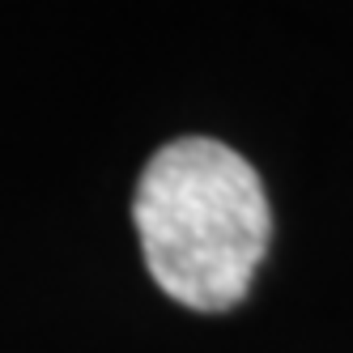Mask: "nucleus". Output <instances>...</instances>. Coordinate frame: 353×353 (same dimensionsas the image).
<instances>
[{
    "label": "nucleus",
    "mask_w": 353,
    "mask_h": 353,
    "mask_svg": "<svg viewBox=\"0 0 353 353\" xmlns=\"http://www.w3.org/2000/svg\"><path fill=\"white\" fill-rule=\"evenodd\" d=\"M132 221L158 290L205 315L247 298L272 239L256 166L213 137H179L145 162Z\"/></svg>",
    "instance_id": "f257e3e1"
}]
</instances>
